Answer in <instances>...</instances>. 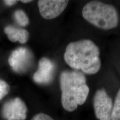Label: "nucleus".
I'll use <instances>...</instances> for the list:
<instances>
[{"mask_svg": "<svg viewBox=\"0 0 120 120\" xmlns=\"http://www.w3.org/2000/svg\"><path fill=\"white\" fill-rule=\"evenodd\" d=\"M64 59L71 68L81 70L86 74H95L101 68L100 49L88 39L69 43L64 53Z\"/></svg>", "mask_w": 120, "mask_h": 120, "instance_id": "nucleus-1", "label": "nucleus"}, {"mask_svg": "<svg viewBox=\"0 0 120 120\" xmlns=\"http://www.w3.org/2000/svg\"><path fill=\"white\" fill-rule=\"evenodd\" d=\"M61 103L64 109L73 112L86 101L90 88L83 73L76 71H64L60 77Z\"/></svg>", "mask_w": 120, "mask_h": 120, "instance_id": "nucleus-2", "label": "nucleus"}, {"mask_svg": "<svg viewBox=\"0 0 120 120\" xmlns=\"http://www.w3.org/2000/svg\"><path fill=\"white\" fill-rule=\"evenodd\" d=\"M82 14L89 23L105 30L116 27L119 21L116 8L100 1H92L87 3L82 9Z\"/></svg>", "mask_w": 120, "mask_h": 120, "instance_id": "nucleus-3", "label": "nucleus"}, {"mask_svg": "<svg viewBox=\"0 0 120 120\" xmlns=\"http://www.w3.org/2000/svg\"><path fill=\"white\" fill-rule=\"evenodd\" d=\"M27 107L21 98L16 97L8 100L2 105L1 114L5 120H25Z\"/></svg>", "mask_w": 120, "mask_h": 120, "instance_id": "nucleus-4", "label": "nucleus"}, {"mask_svg": "<svg viewBox=\"0 0 120 120\" xmlns=\"http://www.w3.org/2000/svg\"><path fill=\"white\" fill-rule=\"evenodd\" d=\"M94 108L99 120H111L113 102L104 88L98 90L94 97Z\"/></svg>", "mask_w": 120, "mask_h": 120, "instance_id": "nucleus-5", "label": "nucleus"}, {"mask_svg": "<svg viewBox=\"0 0 120 120\" xmlns=\"http://www.w3.org/2000/svg\"><path fill=\"white\" fill-rule=\"evenodd\" d=\"M33 55L26 47H19L12 52L8 58V63L13 70L18 73L26 71L31 66Z\"/></svg>", "mask_w": 120, "mask_h": 120, "instance_id": "nucleus-6", "label": "nucleus"}, {"mask_svg": "<svg viewBox=\"0 0 120 120\" xmlns=\"http://www.w3.org/2000/svg\"><path fill=\"white\" fill-rule=\"evenodd\" d=\"M69 1L64 0H40L37 4L41 16L43 19H51L62 13Z\"/></svg>", "mask_w": 120, "mask_h": 120, "instance_id": "nucleus-7", "label": "nucleus"}, {"mask_svg": "<svg viewBox=\"0 0 120 120\" xmlns=\"http://www.w3.org/2000/svg\"><path fill=\"white\" fill-rule=\"evenodd\" d=\"M55 72V64L47 57H42L38 62V70L33 76L36 83L40 85H48L52 82Z\"/></svg>", "mask_w": 120, "mask_h": 120, "instance_id": "nucleus-8", "label": "nucleus"}, {"mask_svg": "<svg viewBox=\"0 0 120 120\" xmlns=\"http://www.w3.org/2000/svg\"><path fill=\"white\" fill-rule=\"evenodd\" d=\"M4 32L6 34L8 40L12 42L19 41V43H26L29 38V32L23 28H17L16 27L8 25L5 27Z\"/></svg>", "mask_w": 120, "mask_h": 120, "instance_id": "nucleus-9", "label": "nucleus"}, {"mask_svg": "<svg viewBox=\"0 0 120 120\" xmlns=\"http://www.w3.org/2000/svg\"><path fill=\"white\" fill-rule=\"evenodd\" d=\"M13 17L16 22L20 26L26 27L29 25V19L26 13L23 10H16L13 13Z\"/></svg>", "mask_w": 120, "mask_h": 120, "instance_id": "nucleus-10", "label": "nucleus"}, {"mask_svg": "<svg viewBox=\"0 0 120 120\" xmlns=\"http://www.w3.org/2000/svg\"><path fill=\"white\" fill-rule=\"evenodd\" d=\"M111 120H120V88L118 91L113 104Z\"/></svg>", "mask_w": 120, "mask_h": 120, "instance_id": "nucleus-11", "label": "nucleus"}, {"mask_svg": "<svg viewBox=\"0 0 120 120\" xmlns=\"http://www.w3.org/2000/svg\"><path fill=\"white\" fill-rule=\"evenodd\" d=\"M10 87L6 82L0 79V100L4 98L10 92Z\"/></svg>", "mask_w": 120, "mask_h": 120, "instance_id": "nucleus-12", "label": "nucleus"}, {"mask_svg": "<svg viewBox=\"0 0 120 120\" xmlns=\"http://www.w3.org/2000/svg\"><path fill=\"white\" fill-rule=\"evenodd\" d=\"M31 120H55L46 113H39L33 117Z\"/></svg>", "mask_w": 120, "mask_h": 120, "instance_id": "nucleus-13", "label": "nucleus"}, {"mask_svg": "<svg viewBox=\"0 0 120 120\" xmlns=\"http://www.w3.org/2000/svg\"><path fill=\"white\" fill-rule=\"evenodd\" d=\"M4 4H6L8 6H11L14 5L18 2V1H15V0H5L4 1Z\"/></svg>", "mask_w": 120, "mask_h": 120, "instance_id": "nucleus-14", "label": "nucleus"}, {"mask_svg": "<svg viewBox=\"0 0 120 120\" xmlns=\"http://www.w3.org/2000/svg\"><path fill=\"white\" fill-rule=\"evenodd\" d=\"M32 1H31V0H26V1H25V0H22V1H21V2L24 3V4H27V3L31 2Z\"/></svg>", "mask_w": 120, "mask_h": 120, "instance_id": "nucleus-15", "label": "nucleus"}]
</instances>
